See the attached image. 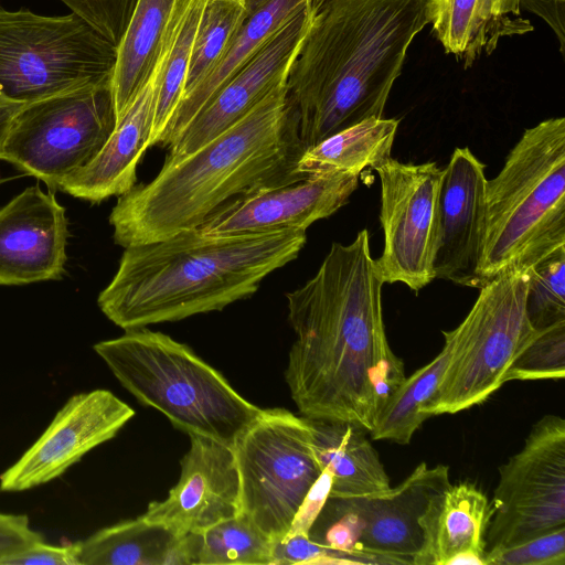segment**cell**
<instances>
[{
  "label": "cell",
  "mask_w": 565,
  "mask_h": 565,
  "mask_svg": "<svg viewBox=\"0 0 565 565\" xmlns=\"http://www.w3.org/2000/svg\"><path fill=\"white\" fill-rule=\"evenodd\" d=\"M366 230L333 243L316 275L286 294L296 339L285 379L300 414L367 433L405 380L386 338L382 287Z\"/></svg>",
  "instance_id": "cell-1"
},
{
  "label": "cell",
  "mask_w": 565,
  "mask_h": 565,
  "mask_svg": "<svg viewBox=\"0 0 565 565\" xmlns=\"http://www.w3.org/2000/svg\"><path fill=\"white\" fill-rule=\"evenodd\" d=\"M428 0H315L286 81L305 150L381 118L407 50L429 24Z\"/></svg>",
  "instance_id": "cell-2"
},
{
  "label": "cell",
  "mask_w": 565,
  "mask_h": 565,
  "mask_svg": "<svg viewBox=\"0 0 565 565\" xmlns=\"http://www.w3.org/2000/svg\"><path fill=\"white\" fill-rule=\"evenodd\" d=\"M305 151L285 83L201 148L163 162L150 182L118 196L109 214L114 241L125 248L198 228L238 195L305 178L297 170Z\"/></svg>",
  "instance_id": "cell-3"
},
{
  "label": "cell",
  "mask_w": 565,
  "mask_h": 565,
  "mask_svg": "<svg viewBox=\"0 0 565 565\" xmlns=\"http://www.w3.org/2000/svg\"><path fill=\"white\" fill-rule=\"evenodd\" d=\"M306 241L303 230L209 237L194 228L128 246L97 303L125 331L218 311L254 295Z\"/></svg>",
  "instance_id": "cell-4"
},
{
  "label": "cell",
  "mask_w": 565,
  "mask_h": 565,
  "mask_svg": "<svg viewBox=\"0 0 565 565\" xmlns=\"http://www.w3.org/2000/svg\"><path fill=\"white\" fill-rule=\"evenodd\" d=\"M486 201L480 288L504 273L527 274L565 246L564 117L523 132L501 171L487 180Z\"/></svg>",
  "instance_id": "cell-5"
},
{
  "label": "cell",
  "mask_w": 565,
  "mask_h": 565,
  "mask_svg": "<svg viewBox=\"0 0 565 565\" xmlns=\"http://www.w3.org/2000/svg\"><path fill=\"white\" fill-rule=\"evenodd\" d=\"M119 383L188 435L228 446L263 414L191 348L146 328L94 344Z\"/></svg>",
  "instance_id": "cell-6"
},
{
  "label": "cell",
  "mask_w": 565,
  "mask_h": 565,
  "mask_svg": "<svg viewBox=\"0 0 565 565\" xmlns=\"http://www.w3.org/2000/svg\"><path fill=\"white\" fill-rule=\"evenodd\" d=\"M529 277L504 273L480 288L462 322L443 331L451 352L439 384L420 413L426 417L456 414L484 402L504 384L518 353L539 330L525 310Z\"/></svg>",
  "instance_id": "cell-7"
},
{
  "label": "cell",
  "mask_w": 565,
  "mask_h": 565,
  "mask_svg": "<svg viewBox=\"0 0 565 565\" xmlns=\"http://www.w3.org/2000/svg\"><path fill=\"white\" fill-rule=\"evenodd\" d=\"M117 47L74 13L0 6V89L30 103L111 79Z\"/></svg>",
  "instance_id": "cell-8"
},
{
  "label": "cell",
  "mask_w": 565,
  "mask_h": 565,
  "mask_svg": "<svg viewBox=\"0 0 565 565\" xmlns=\"http://www.w3.org/2000/svg\"><path fill=\"white\" fill-rule=\"evenodd\" d=\"M116 122L111 79L25 103L0 143V160L58 190L98 154Z\"/></svg>",
  "instance_id": "cell-9"
},
{
  "label": "cell",
  "mask_w": 565,
  "mask_h": 565,
  "mask_svg": "<svg viewBox=\"0 0 565 565\" xmlns=\"http://www.w3.org/2000/svg\"><path fill=\"white\" fill-rule=\"evenodd\" d=\"M241 510L263 534H287L305 495L321 473L303 416L267 408L233 445Z\"/></svg>",
  "instance_id": "cell-10"
},
{
  "label": "cell",
  "mask_w": 565,
  "mask_h": 565,
  "mask_svg": "<svg viewBox=\"0 0 565 565\" xmlns=\"http://www.w3.org/2000/svg\"><path fill=\"white\" fill-rule=\"evenodd\" d=\"M486 551L565 526V419L545 415L522 449L499 468Z\"/></svg>",
  "instance_id": "cell-11"
},
{
  "label": "cell",
  "mask_w": 565,
  "mask_h": 565,
  "mask_svg": "<svg viewBox=\"0 0 565 565\" xmlns=\"http://www.w3.org/2000/svg\"><path fill=\"white\" fill-rule=\"evenodd\" d=\"M381 182L382 255L375 259L385 282L418 291L435 279L438 196L443 169L436 162L393 158L374 169Z\"/></svg>",
  "instance_id": "cell-12"
},
{
  "label": "cell",
  "mask_w": 565,
  "mask_h": 565,
  "mask_svg": "<svg viewBox=\"0 0 565 565\" xmlns=\"http://www.w3.org/2000/svg\"><path fill=\"white\" fill-rule=\"evenodd\" d=\"M134 415L108 390L71 396L32 446L0 475V490L25 491L61 477L87 452L113 439Z\"/></svg>",
  "instance_id": "cell-13"
},
{
  "label": "cell",
  "mask_w": 565,
  "mask_h": 565,
  "mask_svg": "<svg viewBox=\"0 0 565 565\" xmlns=\"http://www.w3.org/2000/svg\"><path fill=\"white\" fill-rule=\"evenodd\" d=\"M358 182V174L324 172L258 189L227 201L196 230L209 237L306 231L347 204Z\"/></svg>",
  "instance_id": "cell-14"
},
{
  "label": "cell",
  "mask_w": 565,
  "mask_h": 565,
  "mask_svg": "<svg viewBox=\"0 0 565 565\" xmlns=\"http://www.w3.org/2000/svg\"><path fill=\"white\" fill-rule=\"evenodd\" d=\"M313 2L285 24L244 66L233 74L169 146L164 162L181 159L243 118L276 87L289 70L310 28Z\"/></svg>",
  "instance_id": "cell-15"
},
{
  "label": "cell",
  "mask_w": 565,
  "mask_h": 565,
  "mask_svg": "<svg viewBox=\"0 0 565 565\" xmlns=\"http://www.w3.org/2000/svg\"><path fill=\"white\" fill-rule=\"evenodd\" d=\"M189 436L190 449L181 460L177 484L142 514L146 521L163 525L177 536L201 534L241 510L233 447L202 435Z\"/></svg>",
  "instance_id": "cell-16"
},
{
  "label": "cell",
  "mask_w": 565,
  "mask_h": 565,
  "mask_svg": "<svg viewBox=\"0 0 565 565\" xmlns=\"http://www.w3.org/2000/svg\"><path fill=\"white\" fill-rule=\"evenodd\" d=\"M484 169L467 147L456 148L443 169L435 278L480 288L479 266L487 227Z\"/></svg>",
  "instance_id": "cell-17"
},
{
  "label": "cell",
  "mask_w": 565,
  "mask_h": 565,
  "mask_svg": "<svg viewBox=\"0 0 565 565\" xmlns=\"http://www.w3.org/2000/svg\"><path fill=\"white\" fill-rule=\"evenodd\" d=\"M70 236L65 207L39 184L0 207V286L60 279Z\"/></svg>",
  "instance_id": "cell-18"
},
{
  "label": "cell",
  "mask_w": 565,
  "mask_h": 565,
  "mask_svg": "<svg viewBox=\"0 0 565 565\" xmlns=\"http://www.w3.org/2000/svg\"><path fill=\"white\" fill-rule=\"evenodd\" d=\"M448 484L447 466L420 462L397 487L350 498L360 551L375 564H413L423 543L419 519L429 500Z\"/></svg>",
  "instance_id": "cell-19"
},
{
  "label": "cell",
  "mask_w": 565,
  "mask_h": 565,
  "mask_svg": "<svg viewBox=\"0 0 565 565\" xmlns=\"http://www.w3.org/2000/svg\"><path fill=\"white\" fill-rule=\"evenodd\" d=\"M154 99L156 67L98 154L58 190L90 203L131 190L137 179V166L149 148Z\"/></svg>",
  "instance_id": "cell-20"
},
{
  "label": "cell",
  "mask_w": 565,
  "mask_h": 565,
  "mask_svg": "<svg viewBox=\"0 0 565 565\" xmlns=\"http://www.w3.org/2000/svg\"><path fill=\"white\" fill-rule=\"evenodd\" d=\"M242 19L203 81L182 97L162 145H172L211 96L313 0H243Z\"/></svg>",
  "instance_id": "cell-21"
},
{
  "label": "cell",
  "mask_w": 565,
  "mask_h": 565,
  "mask_svg": "<svg viewBox=\"0 0 565 565\" xmlns=\"http://www.w3.org/2000/svg\"><path fill=\"white\" fill-rule=\"evenodd\" d=\"M521 8L522 0H428L427 14L445 51L469 67L500 39L533 31Z\"/></svg>",
  "instance_id": "cell-22"
},
{
  "label": "cell",
  "mask_w": 565,
  "mask_h": 565,
  "mask_svg": "<svg viewBox=\"0 0 565 565\" xmlns=\"http://www.w3.org/2000/svg\"><path fill=\"white\" fill-rule=\"evenodd\" d=\"M492 513L487 495L475 484H448L429 500L419 519L423 543L413 565H448L461 552L486 555Z\"/></svg>",
  "instance_id": "cell-23"
},
{
  "label": "cell",
  "mask_w": 565,
  "mask_h": 565,
  "mask_svg": "<svg viewBox=\"0 0 565 565\" xmlns=\"http://www.w3.org/2000/svg\"><path fill=\"white\" fill-rule=\"evenodd\" d=\"M200 533L177 536L142 515L78 541L81 565H196Z\"/></svg>",
  "instance_id": "cell-24"
},
{
  "label": "cell",
  "mask_w": 565,
  "mask_h": 565,
  "mask_svg": "<svg viewBox=\"0 0 565 565\" xmlns=\"http://www.w3.org/2000/svg\"><path fill=\"white\" fill-rule=\"evenodd\" d=\"M321 470L332 476L329 497L356 498L384 492L390 478L363 427L340 420L305 417Z\"/></svg>",
  "instance_id": "cell-25"
},
{
  "label": "cell",
  "mask_w": 565,
  "mask_h": 565,
  "mask_svg": "<svg viewBox=\"0 0 565 565\" xmlns=\"http://www.w3.org/2000/svg\"><path fill=\"white\" fill-rule=\"evenodd\" d=\"M184 1L137 0L117 46L111 77L117 121L152 75Z\"/></svg>",
  "instance_id": "cell-26"
},
{
  "label": "cell",
  "mask_w": 565,
  "mask_h": 565,
  "mask_svg": "<svg viewBox=\"0 0 565 565\" xmlns=\"http://www.w3.org/2000/svg\"><path fill=\"white\" fill-rule=\"evenodd\" d=\"M397 119L371 118L340 130L307 149L297 170L303 175L324 172L358 174L384 163L398 128Z\"/></svg>",
  "instance_id": "cell-27"
},
{
  "label": "cell",
  "mask_w": 565,
  "mask_h": 565,
  "mask_svg": "<svg viewBox=\"0 0 565 565\" xmlns=\"http://www.w3.org/2000/svg\"><path fill=\"white\" fill-rule=\"evenodd\" d=\"M205 0H185L156 66V99L149 147L162 143L183 96L191 50Z\"/></svg>",
  "instance_id": "cell-28"
},
{
  "label": "cell",
  "mask_w": 565,
  "mask_h": 565,
  "mask_svg": "<svg viewBox=\"0 0 565 565\" xmlns=\"http://www.w3.org/2000/svg\"><path fill=\"white\" fill-rule=\"evenodd\" d=\"M444 338V347L437 356L405 377L382 408L369 433L373 440L409 444L414 433L426 419L420 411L437 388L450 358L451 341L445 334Z\"/></svg>",
  "instance_id": "cell-29"
},
{
  "label": "cell",
  "mask_w": 565,
  "mask_h": 565,
  "mask_svg": "<svg viewBox=\"0 0 565 565\" xmlns=\"http://www.w3.org/2000/svg\"><path fill=\"white\" fill-rule=\"evenodd\" d=\"M273 545L238 513L201 533L196 565H273Z\"/></svg>",
  "instance_id": "cell-30"
},
{
  "label": "cell",
  "mask_w": 565,
  "mask_h": 565,
  "mask_svg": "<svg viewBox=\"0 0 565 565\" xmlns=\"http://www.w3.org/2000/svg\"><path fill=\"white\" fill-rule=\"evenodd\" d=\"M243 11V0H205L193 40L183 96L195 88L220 60Z\"/></svg>",
  "instance_id": "cell-31"
},
{
  "label": "cell",
  "mask_w": 565,
  "mask_h": 565,
  "mask_svg": "<svg viewBox=\"0 0 565 565\" xmlns=\"http://www.w3.org/2000/svg\"><path fill=\"white\" fill-rule=\"evenodd\" d=\"M526 316L536 330L565 321V246L527 273Z\"/></svg>",
  "instance_id": "cell-32"
},
{
  "label": "cell",
  "mask_w": 565,
  "mask_h": 565,
  "mask_svg": "<svg viewBox=\"0 0 565 565\" xmlns=\"http://www.w3.org/2000/svg\"><path fill=\"white\" fill-rule=\"evenodd\" d=\"M564 377L565 321H561L537 331L510 364L504 383Z\"/></svg>",
  "instance_id": "cell-33"
},
{
  "label": "cell",
  "mask_w": 565,
  "mask_h": 565,
  "mask_svg": "<svg viewBox=\"0 0 565 565\" xmlns=\"http://www.w3.org/2000/svg\"><path fill=\"white\" fill-rule=\"evenodd\" d=\"M486 565H565V526L512 546L486 551Z\"/></svg>",
  "instance_id": "cell-34"
},
{
  "label": "cell",
  "mask_w": 565,
  "mask_h": 565,
  "mask_svg": "<svg viewBox=\"0 0 565 565\" xmlns=\"http://www.w3.org/2000/svg\"><path fill=\"white\" fill-rule=\"evenodd\" d=\"M118 46L137 0H58Z\"/></svg>",
  "instance_id": "cell-35"
},
{
  "label": "cell",
  "mask_w": 565,
  "mask_h": 565,
  "mask_svg": "<svg viewBox=\"0 0 565 565\" xmlns=\"http://www.w3.org/2000/svg\"><path fill=\"white\" fill-rule=\"evenodd\" d=\"M289 564H365L355 555L324 547L307 535L284 537L273 545V565Z\"/></svg>",
  "instance_id": "cell-36"
},
{
  "label": "cell",
  "mask_w": 565,
  "mask_h": 565,
  "mask_svg": "<svg viewBox=\"0 0 565 565\" xmlns=\"http://www.w3.org/2000/svg\"><path fill=\"white\" fill-rule=\"evenodd\" d=\"M78 551V541L52 545L44 540L6 558L1 565H81Z\"/></svg>",
  "instance_id": "cell-37"
},
{
  "label": "cell",
  "mask_w": 565,
  "mask_h": 565,
  "mask_svg": "<svg viewBox=\"0 0 565 565\" xmlns=\"http://www.w3.org/2000/svg\"><path fill=\"white\" fill-rule=\"evenodd\" d=\"M44 540L41 532L31 527L28 515L0 511V565L6 558Z\"/></svg>",
  "instance_id": "cell-38"
},
{
  "label": "cell",
  "mask_w": 565,
  "mask_h": 565,
  "mask_svg": "<svg viewBox=\"0 0 565 565\" xmlns=\"http://www.w3.org/2000/svg\"><path fill=\"white\" fill-rule=\"evenodd\" d=\"M331 486L332 476L330 471L322 469L320 476L300 503L285 537L292 535L308 536L311 525L316 521L330 495Z\"/></svg>",
  "instance_id": "cell-39"
},
{
  "label": "cell",
  "mask_w": 565,
  "mask_h": 565,
  "mask_svg": "<svg viewBox=\"0 0 565 565\" xmlns=\"http://www.w3.org/2000/svg\"><path fill=\"white\" fill-rule=\"evenodd\" d=\"M564 4L565 0H522V7L542 17L556 33L561 52L564 53Z\"/></svg>",
  "instance_id": "cell-40"
},
{
  "label": "cell",
  "mask_w": 565,
  "mask_h": 565,
  "mask_svg": "<svg viewBox=\"0 0 565 565\" xmlns=\"http://www.w3.org/2000/svg\"><path fill=\"white\" fill-rule=\"evenodd\" d=\"M24 104V102L7 96L0 89V143L2 142L15 114Z\"/></svg>",
  "instance_id": "cell-41"
}]
</instances>
